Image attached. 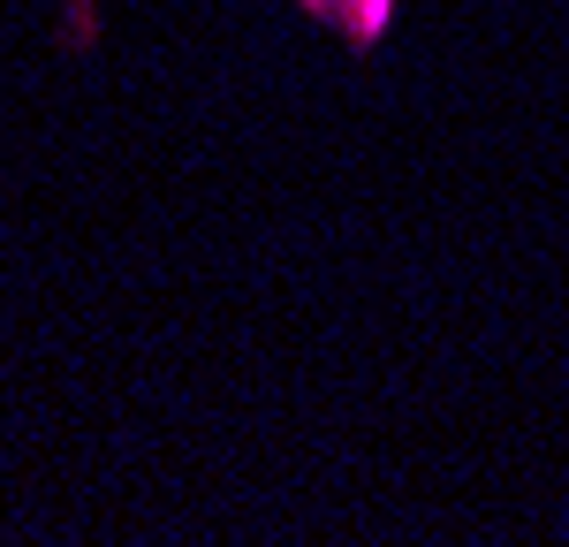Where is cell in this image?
Listing matches in <instances>:
<instances>
[{"label":"cell","instance_id":"1","mask_svg":"<svg viewBox=\"0 0 569 547\" xmlns=\"http://www.w3.org/2000/svg\"><path fill=\"white\" fill-rule=\"evenodd\" d=\"M311 23H327L342 46H380L395 23V0H297ZM53 31L69 53H91L107 39V0H53Z\"/></svg>","mask_w":569,"mask_h":547}]
</instances>
